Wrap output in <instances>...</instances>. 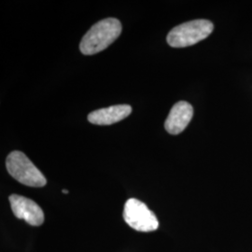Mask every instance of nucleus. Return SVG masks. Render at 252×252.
<instances>
[{
  "mask_svg": "<svg viewBox=\"0 0 252 252\" xmlns=\"http://www.w3.org/2000/svg\"><path fill=\"white\" fill-rule=\"evenodd\" d=\"M122 33V24L115 18L100 21L81 39L80 49L85 55L98 54L113 43Z\"/></svg>",
  "mask_w": 252,
  "mask_h": 252,
  "instance_id": "f257e3e1",
  "label": "nucleus"
},
{
  "mask_svg": "<svg viewBox=\"0 0 252 252\" xmlns=\"http://www.w3.org/2000/svg\"><path fill=\"white\" fill-rule=\"evenodd\" d=\"M214 29L208 20H194L174 27L168 33L166 40L173 48H184L194 45L207 38Z\"/></svg>",
  "mask_w": 252,
  "mask_h": 252,
  "instance_id": "f03ea898",
  "label": "nucleus"
},
{
  "mask_svg": "<svg viewBox=\"0 0 252 252\" xmlns=\"http://www.w3.org/2000/svg\"><path fill=\"white\" fill-rule=\"evenodd\" d=\"M9 175L20 183L29 187H43L47 183L45 177L29 160L25 153L12 152L6 161Z\"/></svg>",
  "mask_w": 252,
  "mask_h": 252,
  "instance_id": "7ed1b4c3",
  "label": "nucleus"
},
{
  "mask_svg": "<svg viewBox=\"0 0 252 252\" xmlns=\"http://www.w3.org/2000/svg\"><path fill=\"white\" fill-rule=\"evenodd\" d=\"M124 219L128 225L138 232H153L159 226L155 214L137 199L127 200L124 209Z\"/></svg>",
  "mask_w": 252,
  "mask_h": 252,
  "instance_id": "20e7f679",
  "label": "nucleus"
},
{
  "mask_svg": "<svg viewBox=\"0 0 252 252\" xmlns=\"http://www.w3.org/2000/svg\"><path fill=\"white\" fill-rule=\"evenodd\" d=\"M9 199L12 212L16 218L26 220L32 226H40L44 222L43 211L33 200L18 194H12Z\"/></svg>",
  "mask_w": 252,
  "mask_h": 252,
  "instance_id": "39448f33",
  "label": "nucleus"
},
{
  "mask_svg": "<svg viewBox=\"0 0 252 252\" xmlns=\"http://www.w3.org/2000/svg\"><path fill=\"white\" fill-rule=\"evenodd\" d=\"M193 108L186 101H180L175 104L164 123L165 130L171 135H178L188 126L192 119Z\"/></svg>",
  "mask_w": 252,
  "mask_h": 252,
  "instance_id": "423d86ee",
  "label": "nucleus"
},
{
  "mask_svg": "<svg viewBox=\"0 0 252 252\" xmlns=\"http://www.w3.org/2000/svg\"><path fill=\"white\" fill-rule=\"evenodd\" d=\"M131 112L132 107L129 105H115L91 112L88 121L96 126H110L128 117Z\"/></svg>",
  "mask_w": 252,
  "mask_h": 252,
  "instance_id": "0eeeda50",
  "label": "nucleus"
},
{
  "mask_svg": "<svg viewBox=\"0 0 252 252\" xmlns=\"http://www.w3.org/2000/svg\"><path fill=\"white\" fill-rule=\"evenodd\" d=\"M63 193H64V194H67V193H68V190H67V189H63Z\"/></svg>",
  "mask_w": 252,
  "mask_h": 252,
  "instance_id": "6e6552de",
  "label": "nucleus"
}]
</instances>
